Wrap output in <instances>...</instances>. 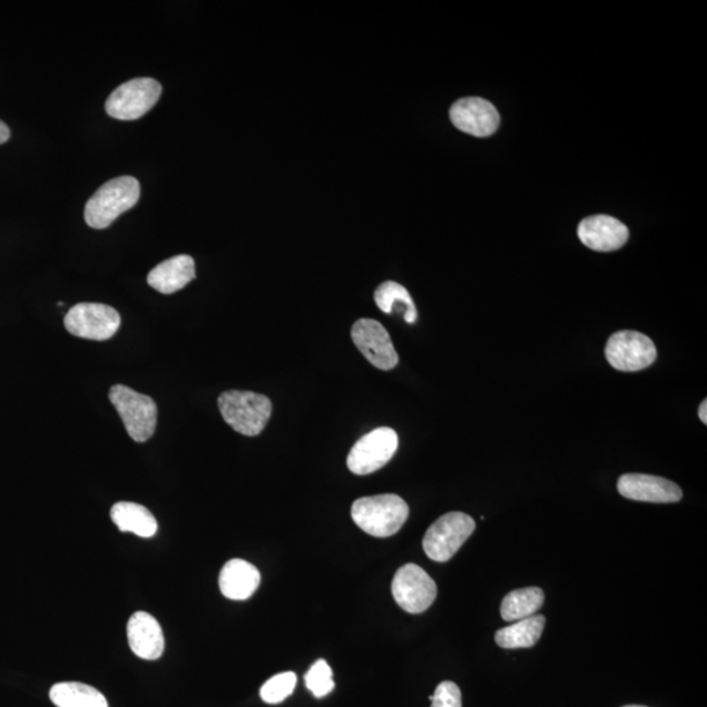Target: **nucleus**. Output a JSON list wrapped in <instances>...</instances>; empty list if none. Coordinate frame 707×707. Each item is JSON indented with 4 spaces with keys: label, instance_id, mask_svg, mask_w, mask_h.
<instances>
[{
    "label": "nucleus",
    "instance_id": "f257e3e1",
    "mask_svg": "<svg viewBox=\"0 0 707 707\" xmlns=\"http://www.w3.org/2000/svg\"><path fill=\"white\" fill-rule=\"evenodd\" d=\"M352 518L362 531L375 538H390L405 524L409 505L396 494L364 497L353 503Z\"/></svg>",
    "mask_w": 707,
    "mask_h": 707
},
{
    "label": "nucleus",
    "instance_id": "f03ea898",
    "mask_svg": "<svg viewBox=\"0 0 707 707\" xmlns=\"http://www.w3.org/2000/svg\"><path fill=\"white\" fill-rule=\"evenodd\" d=\"M140 185L136 177L121 176L104 184L88 200L85 219L89 227L108 228L121 214L137 205Z\"/></svg>",
    "mask_w": 707,
    "mask_h": 707
},
{
    "label": "nucleus",
    "instance_id": "7ed1b4c3",
    "mask_svg": "<svg viewBox=\"0 0 707 707\" xmlns=\"http://www.w3.org/2000/svg\"><path fill=\"white\" fill-rule=\"evenodd\" d=\"M218 406L228 426L245 436L262 434L273 412L271 399L264 394L245 391L222 393Z\"/></svg>",
    "mask_w": 707,
    "mask_h": 707
},
{
    "label": "nucleus",
    "instance_id": "20e7f679",
    "mask_svg": "<svg viewBox=\"0 0 707 707\" xmlns=\"http://www.w3.org/2000/svg\"><path fill=\"white\" fill-rule=\"evenodd\" d=\"M109 400L120 414L132 441L144 443L154 435L158 423V406L151 397L117 384L111 386Z\"/></svg>",
    "mask_w": 707,
    "mask_h": 707
},
{
    "label": "nucleus",
    "instance_id": "39448f33",
    "mask_svg": "<svg viewBox=\"0 0 707 707\" xmlns=\"http://www.w3.org/2000/svg\"><path fill=\"white\" fill-rule=\"evenodd\" d=\"M475 530L474 520L464 512H449L431 526L423 538V550L430 560L450 561Z\"/></svg>",
    "mask_w": 707,
    "mask_h": 707
},
{
    "label": "nucleus",
    "instance_id": "423d86ee",
    "mask_svg": "<svg viewBox=\"0 0 707 707\" xmlns=\"http://www.w3.org/2000/svg\"><path fill=\"white\" fill-rule=\"evenodd\" d=\"M163 88L153 78H137L126 81L109 96L107 114L120 121H134L144 117L160 99Z\"/></svg>",
    "mask_w": 707,
    "mask_h": 707
},
{
    "label": "nucleus",
    "instance_id": "0eeeda50",
    "mask_svg": "<svg viewBox=\"0 0 707 707\" xmlns=\"http://www.w3.org/2000/svg\"><path fill=\"white\" fill-rule=\"evenodd\" d=\"M121 325V316L115 308L99 303H80L67 312L65 326L72 336L92 341H107Z\"/></svg>",
    "mask_w": 707,
    "mask_h": 707
},
{
    "label": "nucleus",
    "instance_id": "6e6552de",
    "mask_svg": "<svg viewBox=\"0 0 707 707\" xmlns=\"http://www.w3.org/2000/svg\"><path fill=\"white\" fill-rule=\"evenodd\" d=\"M657 347L646 334L636 331L616 332L606 346L610 366L622 372H637L650 367L657 361Z\"/></svg>",
    "mask_w": 707,
    "mask_h": 707
},
{
    "label": "nucleus",
    "instance_id": "1a4fd4ad",
    "mask_svg": "<svg viewBox=\"0 0 707 707\" xmlns=\"http://www.w3.org/2000/svg\"><path fill=\"white\" fill-rule=\"evenodd\" d=\"M397 449L396 431L390 428L375 429L354 444L347 456V467L354 474L374 473L390 463Z\"/></svg>",
    "mask_w": 707,
    "mask_h": 707
},
{
    "label": "nucleus",
    "instance_id": "9d476101",
    "mask_svg": "<svg viewBox=\"0 0 707 707\" xmlns=\"http://www.w3.org/2000/svg\"><path fill=\"white\" fill-rule=\"evenodd\" d=\"M392 593L397 605L407 613L419 615L433 606L438 588L434 579L419 564L407 563L394 576Z\"/></svg>",
    "mask_w": 707,
    "mask_h": 707
},
{
    "label": "nucleus",
    "instance_id": "9b49d317",
    "mask_svg": "<svg viewBox=\"0 0 707 707\" xmlns=\"http://www.w3.org/2000/svg\"><path fill=\"white\" fill-rule=\"evenodd\" d=\"M354 345L372 366L390 371L397 366L399 355L385 327L372 318H361L352 327Z\"/></svg>",
    "mask_w": 707,
    "mask_h": 707
},
{
    "label": "nucleus",
    "instance_id": "f8f14e48",
    "mask_svg": "<svg viewBox=\"0 0 707 707\" xmlns=\"http://www.w3.org/2000/svg\"><path fill=\"white\" fill-rule=\"evenodd\" d=\"M450 118L456 129L479 138L491 136L501 124L500 114L493 104L480 98L458 100L451 107Z\"/></svg>",
    "mask_w": 707,
    "mask_h": 707
},
{
    "label": "nucleus",
    "instance_id": "ddd939ff",
    "mask_svg": "<svg viewBox=\"0 0 707 707\" xmlns=\"http://www.w3.org/2000/svg\"><path fill=\"white\" fill-rule=\"evenodd\" d=\"M617 489L622 497L638 502L676 503L683 498L679 485L651 474H623L617 482Z\"/></svg>",
    "mask_w": 707,
    "mask_h": 707
},
{
    "label": "nucleus",
    "instance_id": "4468645a",
    "mask_svg": "<svg viewBox=\"0 0 707 707\" xmlns=\"http://www.w3.org/2000/svg\"><path fill=\"white\" fill-rule=\"evenodd\" d=\"M578 236L587 248L613 252L627 244L629 229L622 222L609 215H593L580 222Z\"/></svg>",
    "mask_w": 707,
    "mask_h": 707
},
{
    "label": "nucleus",
    "instance_id": "2eb2a0df",
    "mask_svg": "<svg viewBox=\"0 0 707 707\" xmlns=\"http://www.w3.org/2000/svg\"><path fill=\"white\" fill-rule=\"evenodd\" d=\"M128 639L131 651L145 660L159 659L166 647L160 623L146 612H137L130 617Z\"/></svg>",
    "mask_w": 707,
    "mask_h": 707
},
{
    "label": "nucleus",
    "instance_id": "dca6fc26",
    "mask_svg": "<svg viewBox=\"0 0 707 707\" xmlns=\"http://www.w3.org/2000/svg\"><path fill=\"white\" fill-rule=\"evenodd\" d=\"M196 278V264L188 255L166 259L148 274L147 282L156 292L174 294L180 292Z\"/></svg>",
    "mask_w": 707,
    "mask_h": 707
},
{
    "label": "nucleus",
    "instance_id": "f3484780",
    "mask_svg": "<svg viewBox=\"0 0 707 707\" xmlns=\"http://www.w3.org/2000/svg\"><path fill=\"white\" fill-rule=\"evenodd\" d=\"M262 582L259 571L252 563L244 560H230L220 571V591L230 600H247Z\"/></svg>",
    "mask_w": 707,
    "mask_h": 707
},
{
    "label": "nucleus",
    "instance_id": "a211bd4d",
    "mask_svg": "<svg viewBox=\"0 0 707 707\" xmlns=\"http://www.w3.org/2000/svg\"><path fill=\"white\" fill-rule=\"evenodd\" d=\"M111 520L121 532H130L139 538L150 539L158 531V522L145 505L118 502L110 510Z\"/></svg>",
    "mask_w": 707,
    "mask_h": 707
},
{
    "label": "nucleus",
    "instance_id": "6ab92c4d",
    "mask_svg": "<svg viewBox=\"0 0 707 707\" xmlns=\"http://www.w3.org/2000/svg\"><path fill=\"white\" fill-rule=\"evenodd\" d=\"M546 617L534 615L495 632V642L502 649H530L539 642L546 628Z\"/></svg>",
    "mask_w": 707,
    "mask_h": 707
},
{
    "label": "nucleus",
    "instance_id": "aec40b11",
    "mask_svg": "<svg viewBox=\"0 0 707 707\" xmlns=\"http://www.w3.org/2000/svg\"><path fill=\"white\" fill-rule=\"evenodd\" d=\"M49 696L57 707H108L101 691L81 683L56 684Z\"/></svg>",
    "mask_w": 707,
    "mask_h": 707
},
{
    "label": "nucleus",
    "instance_id": "412c9836",
    "mask_svg": "<svg viewBox=\"0 0 707 707\" xmlns=\"http://www.w3.org/2000/svg\"><path fill=\"white\" fill-rule=\"evenodd\" d=\"M546 595L539 587L522 588L512 591L502 601V619L508 622H515L534 616L544 606Z\"/></svg>",
    "mask_w": 707,
    "mask_h": 707
},
{
    "label": "nucleus",
    "instance_id": "4be33fe9",
    "mask_svg": "<svg viewBox=\"0 0 707 707\" xmlns=\"http://www.w3.org/2000/svg\"><path fill=\"white\" fill-rule=\"evenodd\" d=\"M375 303L384 314H393L394 307L403 314L407 324H414L419 314H416L415 304L407 289L397 282L389 281L382 283L375 292Z\"/></svg>",
    "mask_w": 707,
    "mask_h": 707
},
{
    "label": "nucleus",
    "instance_id": "5701e85b",
    "mask_svg": "<svg viewBox=\"0 0 707 707\" xmlns=\"http://www.w3.org/2000/svg\"><path fill=\"white\" fill-rule=\"evenodd\" d=\"M296 686V675L294 672L279 674L272 677L264 684L259 695L266 704H279L293 695Z\"/></svg>",
    "mask_w": 707,
    "mask_h": 707
},
{
    "label": "nucleus",
    "instance_id": "b1692460",
    "mask_svg": "<svg viewBox=\"0 0 707 707\" xmlns=\"http://www.w3.org/2000/svg\"><path fill=\"white\" fill-rule=\"evenodd\" d=\"M305 686L316 698H323L334 689L333 672L324 659L316 661L305 675Z\"/></svg>",
    "mask_w": 707,
    "mask_h": 707
},
{
    "label": "nucleus",
    "instance_id": "393cba45",
    "mask_svg": "<svg viewBox=\"0 0 707 707\" xmlns=\"http://www.w3.org/2000/svg\"><path fill=\"white\" fill-rule=\"evenodd\" d=\"M430 699L433 701L431 707H463V704H461V690L452 681L439 684L435 694Z\"/></svg>",
    "mask_w": 707,
    "mask_h": 707
},
{
    "label": "nucleus",
    "instance_id": "a878e982",
    "mask_svg": "<svg viewBox=\"0 0 707 707\" xmlns=\"http://www.w3.org/2000/svg\"><path fill=\"white\" fill-rule=\"evenodd\" d=\"M11 137V131L9 126H7L3 121H0V145L6 144Z\"/></svg>",
    "mask_w": 707,
    "mask_h": 707
},
{
    "label": "nucleus",
    "instance_id": "bb28decb",
    "mask_svg": "<svg viewBox=\"0 0 707 707\" xmlns=\"http://www.w3.org/2000/svg\"><path fill=\"white\" fill-rule=\"evenodd\" d=\"M699 420H701L705 424L707 423V401L705 400L701 405H699L698 411Z\"/></svg>",
    "mask_w": 707,
    "mask_h": 707
},
{
    "label": "nucleus",
    "instance_id": "cd10ccee",
    "mask_svg": "<svg viewBox=\"0 0 707 707\" xmlns=\"http://www.w3.org/2000/svg\"><path fill=\"white\" fill-rule=\"evenodd\" d=\"M623 707H646V706H639V705H628V706H623Z\"/></svg>",
    "mask_w": 707,
    "mask_h": 707
}]
</instances>
